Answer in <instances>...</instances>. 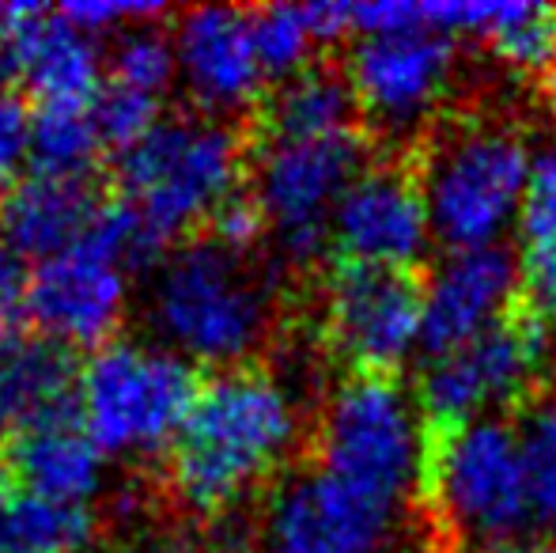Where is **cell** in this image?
I'll list each match as a JSON object with an SVG mask.
<instances>
[{"mask_svg":"<svg viewBox=\"0 0 556 553\" xmlns=\"http://www.w3.org/2000/svg\"><path fill=\"white\" fill-rule=\"evenodd\" d=\"M300 436V394L277 372H216L170 448V489L193 512H227L285 470Z\"/></svg>","mask_w":556,"mask_h":553,"instance_id":"6da1fadb","label":"cell"},{"mask_svg":"<svg viewBox=\"0 0 556 553\" xmlns=\"http://www.w3.org/2000/svg\"><path fill=\"white\" fill-rule=\"evenodd\" d=\"M269 277L250 254L227 251L216 239H193L160 262L148 292L155 341L186 364L216 372L247 368L273 330Z\"/></svg>","mask_w":556,"mask_h":553,"instance_id":"7a4b0ae2","label":"cell"},{"mask_svg":"<svg viewBox=\"0 0 556 553\" xmlns=\"http://www.w3.org/2000/svg\"><path fill=\"white\" fill-rule=\"evenodd\" d=\"M530 140L507 118H454L428 144L417 178L446 251L504 247L534 175Z\"/></svg>","mask_w":556,"mask_h":553,"instance_id":"3957f363","label":"cell"},{"mask_svg":"<svg viewBox=\"0 0 556 553\" xmlns=\"http://www.w3.org/2000/svg\"><path fill=\"white\" fill-rule=\"evenodd\" d=\"M247 175V152L231 122L208 114L160 118L148 137L117 160V205L144 228L155 247L213 224Z\"/></svg>","mask_w":556,"mask_h":553,"instance_id":"277c9868","label":"cell"},{"mask_svg":"<svg viewBox=\"0 0 556 553\" xmlns=\"http://www.w3.org/2000/svg\"><path fill=\"white\" fill-rule=\"evenodd\" d=\"M420 493L454 542L481 553L522 546L534 527L519 432L504 417L428 425Z\"/></svg>","mask_w":556,"mask_h":553,"instance_id":"5b68a950","label":"cell"},{"mask_svg":"<svg viewBox=\"0 0 556 553\" xmlns=\"http://www.w3.org/2000/svg\"><path fill=\"white\" fill-rule=\"evenodd\" d=\"M318 470L367 501L402 512L425 489L428 420L394 376H352L326 399L315 436Z\"/></svg>","mask_w":556,"mask_h":553,"instance_id":"8992f818","label":"cell"},{"mask_svg":"<svg viewBox=\"0 0 556 553\" xmlns=\"http://www.w3.org/2000/svg\"><path fill=\"white\" fill-rule=\"evenodd\" d=\"M198 391L193 364L167 345L114 338L76 372V417L106 458L170 455Z\"/></svg>","mask_w":556,"mask_h":553,"instance_id":"52a82bcc","label":"cell"},{"mask_svg":"<svg viewBox=\"0 0 556 553\" xmlns=\"http://www.w3.org/2000/svg\"><path fill=\"white\" fill-rule=\"evenodd\" d=\"M160 254L122 205L99 209V221L80 243L30 269L27 318L38 326V338L91 353L111 345L129 311L132 269Z\"/></svg>","mask_w":556,"mask_h":553,"instance_id":"ba28073f","label":"cell"},{"mask_svg":"<svg viewBox=\"0 0 556 553\" xmlns=\"http://www.w3.org/2000/svg\"><path fill=\"white\" fill-rule=\"evenodd\" d=\"M359 175H364L359 129L330 137H262L254 152L250 198L265 221V236L288 262L303 266L326 251L337 205Z\"/></svg>","mask_w":556,"mask_h":553,"instance_id":"9c48e42d","label":"cell"},{"mask_svg":"<svg viewBox=\"0 0 556 553\" xmlns=\"http://www.w3.org/2000/svg\"><path fill=\"white\" fill-rule=\"evenodd\" d=\"M454 76H458V38L428 23L356 38L344 65L359 122L390 140L417 137L425 126H432L451 96Z\"/></svg>","mask_w":556,"mask_h":553,"instance_id":"30bf717a","label":"cell"},{"mask_svg":"<svg viewBox=\"0 0 556 553\" xmlns=\"http://www.w3.org/2000/svg\"><path fill=\"white\" fill-rule=\"evenodd\" d=\"M553 338L515 311L481 338L428 356L420 372V410L428 425H466L500 417L507 406L530 399L545 376Z\"/></svg>","mask_w":556,"mask_h":553,"instance_id":"8fae6325","label":"cell"},{"mask_svg":"<svg viewBox=\"0 0 556 553\" xmlns=\"http://www.w3.org/2000/svg\"><path fill=\"white\" fill-rule=\"evenodd\" d=\"M323 326L356 376H394L425 353V285L402 269L341 262L326 280Z\"/></svg>","mask_w":556,"mask_h":553,"instance_id":"7c38bea8","label":"cell"},{"mask_svg":"<svg viewBox=\"0 0 556 553\" xmlns=\"http://www.w3.org/2000/svg\"><path fill=\"white\" fill-rule=\"evenodd\" d=\"M432 216L425 205L417 171L394 167H364V175L349 186L333 213L330 243L341 262L375 269H402L413 274L432 247Z\"/></svg>","mask_w":556,"mask_h":553,"instance_id":"4fadbf2b","label":"cell"},{"mask_svg":"<svg viewBox=\"0 0 556 553\" xmlns=\"http://www.w3.org/2000/svg\"><path fill=\"white\" fill-rule=\"evenodd\" d=\"M397 512L367 501L330 474H292L273 489L262 519V553H375Z\"/></svg>","mask_w":556,"mask_h":553,"instance_id":"5bb4252c","label":"cell"},{"mask_svg":"<svg viewBox=\"0 0 556 553\" xmlns=\"http://www.w3.org/2000/svg\"><path fill=\"white\" fill-rule=\"evenodd\" d=\"M175 50V76L198 114L208 118H235L262 99L265 76L257 61L250 12L227 4H201L175 20L170 30Z\"/></svg>","mask_w":556,"mask_h":553,"instance_id":"9a60e30c","label":"cell"},{"mask_svg":"<svg viewBox=\"0 0 556 553\" xmlns=\"http://www.w3.org/2000/svg\"><path fill=\"white\" fill-rule=\"evenodd\" d=\"M0 73L42 106H91L103 88L106 61L96 38L73 27L58 8L4 4Z\"/></svg>","mask_w":556,"mask_h":553,"instance_id":"2e32d148","label":"cell"},{"mask_svg":"<svg viewBox=\"0 0 556 553\" xmlns=\"http://www.w3.org/2000/svg\"><path fill=\"white\" fill-rule=\"evenodd\" d=\"M519 262L507 247L446 251L425 280V353L440 356L515 315Z\"/></svg>","mask_w":556,"mask_h":553,"instance_id":"e0dca14e","label":"cell"},{"mask_svg":"<svg viewBox=\"0 0 556 553\" xmlns=\"http://www.w3.org/2000/svg\"><path fill=\"white\" fill-rule=\"evenodd\" d=\"M8 466L23 493L73 508H88L106 481V455L84 432L76 410L20 425L8 448Z\"/></svg>","mask_w":556,"mask_h":553,"instance_id":"ac0fdd59","label":"cell"},{"mask_svg":"<svg viewBox=\"0 0 556 553\" xmlns=\"http://www.w3.org/2000/svg\"><path fill=\"white\" fill-rule=\"evenodd\" d=\"M99 201L88 183H65L50 175H27L0 198V243L23 262H46L80 243L99 221Z\"/></svg>","mask_w":556,"mask_h":553,"instance_id":"d6986e66","label":"cell"},{"mask_svg":"<svg viewBox=\"0 0 556 553\" xmlns=\"http://www.w3.org/2000/svg\"><path fill=\"white\" fill-rule=\"evenodd\" d=\"M359 129V111L344 73L315 68L285 80L265 103V134L330 137Z\"/></svg>","mask_w":556,"mask_h":553,"instance_id":"ffe728a7","label":"cell"},{"mask_svg":"<svg viewBox=\"0 0 556 553\" xmlns=\"http://www.w3.org/2000/svg\"><path fill=\"white\" fill-rule=\"evenodd\" d=\"M0 376L20 406L23 425L38 417L73 414L76 410V372L68 349L46 338H20L0 353Z\"/></svg>","mask_w":556,"mask_h":553,"instance_id":"44dd1931","label":"cell"},{"mask_svg":"<svg viewBox=\"0 0 556 553\" xmlns=\"http://www.w3.org/2000/svg\"><path fill=\"white\" fill-rule=\"evenodd\" d=\"M481 46L511 73H545L556 53V8L538 0H484Z\"/></svg>","mask_w":556,"mask_h":553,"instance_id":"7402d4cb","label":"cell"},{"mask_svg":"<svg viewBox=\"0 0 556 553\" xmlns=\"http://www.w3.org/2000/svg\"><path fill=\"white\" fill-rule=\"evenodd\" d=\"M103 134L91 106H42L35 114V167L38 175L88 183L103 155Z\"/></svg>","mask_w":556,"mask_h":553,"instance_id":"603a6c76","label":"cell"},{"mask_svg":"<svg viewBox=\"0 0 556 553\" xmlns=\"http://www.w3.org/2000/svg\"><path fill=\"white\" fill-rule=\"evenodd\" d=\"M88 527V508L20 493L0 508V553H76Z\"/></svg>","mask_w":556,"mask_h":553,"instance_id":"cb8c5ba5","label":"cell"},{"mask_svg":"<svg viewBox=\"0 0 556 553\" xmlns=\"http://www.w3.org/2000/svg\"><path fill=\"white\" fill-rule=\"evenodd\" d=\"M250 27H254L257 61H262L265 76L277 84L307 73L311 58H315V50L323 46L315 15H311V4L257 8V12H250Z\"/></svg>","mask_w":556,"mask_h":553,"instance_id":"d4e9b609","label":"cell"},{"mask_svg":"<svg viewBox=\"0 0 556 553\" xmlns=\"http://www.w3.org/2000/svg\"><path fill=\"white\" fill-rule=\"evenodd\" d=\"M515 432H519L522 448L534 527L556 535V387L530 399Z\"/></svg>","mask_w":556,"mask_h":553,"instance_id":"484cf974","label":"cell"},{"mask_svg":"<svg viewBox=\"0 0 556 553\" xmlns=\"http://www.w3.org/2000/svg\"><path fill=\"white\" fill-rule=\"evenodd\" d=\"M106 84L125 88L132 96H144L163 103L167 88L178 80L175 76V50H170V35H163L160 27H137L125 30L114 42L111 61H106Z\"/></svg>","mask_w":556,"mask_h":553,"instance_id":"4316f807","label":"cell"},{"mask_svg":"<svg viewBox=\"0 0 556 553\" xmlns=\"http://www.w3.org/2000/svg\"><path fill=\"white\" fill-rule=\"evenodd\" d=\"M35 163V111L15 88L0 84V198L27 178Z\"/></svg>","mask_w":556,"mask_h":553,"instance_id":"83f0119b","label":"cell"},{"mask_svg":"<svg viewBox=\"0 0 556 553\" xmlns=\"http://www.w3.org/2000/svg\"><path fill=\"white\" fill-rule=\"evenodd\" d=\"M519 315L556 338V251L522 247L519 254Z\"/></svg>","mask_w":556,"mask_h":553,"instance_id":"f1b7e54d","label":"cell"},{"mask_svg":"<svg viewBox=\"0 0 556 553\" xmlns=\"http://www.w3.org/2000/svg\"><path fill=\"white\" fill-rule=\"evenodd\" d=\"M519 236H522V247L556 251V152L538 155L527 201H522Z\"/></svg>","mask_w":556,"mask_h":553,"instance_id":"f546056e","label":"cell"},{"mask_svg":"<svg viewBox=\"0 0 556 553\" xmlns=\"http://www.w3.org/2000/svg\"><path fill=\"white\" fill-rule=\"evenodd\" d=\"M58 12L91 38H99V35L122 38L125 30L148 27L152 20H160L163 8L160 4H129V0H80V4H65V8H58Z\"/></svg>","mask_w":556,"mask_h":553,"instance_id":"4dcf8cb0","label":"cell"},{"mask_svg":"<svg viewBox=\"0 0 556 553\" xmlns=\"http://www.w3.org/2000/svg\"><path fill=\"white\" fill-rule=\"evenodd\" d=\"M27 266L0 243V353L20 341V326L27 318Z\"/></svg>","mask_w":556,"mask_h":553,"instance_id":"1f68e13d","label":"cell"},{"mask_svg":"<svg viewBox=\"0 0 556 553\" xmlns=\"http://www.w3.org/2000/svg\"><path fill=\"white\" fill-rule=\"evenodd\" d=\"M213 239H216V243H224L227 251H239V254H250L257 243H262V239H265V221H262V213H257V205H254V198H250V193L231 198L220 213H216Z\"/></svg>","mask_w":556,"mask_h":553,"instance_id":"d6a6232c","label":"cell"},{"mask_svg":"<svg viewBox=\"0 0 556 553\" xmlns=\"http://www.w3.org/2000/svg\"><path fill=\"white\" fill-rule=\"evenodd\" d=\"M20 425H23L20 406H15L12 391H8L4 376H0V443H4V440H12V436L20 432Z\"/></svg>","mask_w":556,"mask_h":553,"instance_id":"836d02e7","label":"cell"},{"mask_svg":"<svg viewBox=\"0 0 556 553\" xmlns=\"http://www.w3.org/2000/svg\"><path fill=\"white\" fill-rule=\"evenodd\" d=\"M542 91H545V111H549V122L556 129V53H553V61L545 65V73H542Z\"/></svg>","mask_w":556,"mask_h":553,"instance_id":"e575fe53","label":"cell"},{"mask_svg":"<svg viewBox=\"0 0 556 553\" xmlns=\"http://www.w3.org/2000/svg\"><path fill=\"white\" fill-rule=\"evenodd\" d=\"M496 553H556V550H545V546H527V542H522V546H511V550H496Z\"/></svg>","mask_w":556,"mask_h":553,"instance_id":"d590c367","label":"cell"},{"mask_svg":"<svg viewBox=\"0 0 556 553\" xmlns=\"http://www.w3.org/2000/svg\"><path fill=\"white\" fill-rule=\"evenodd\" d=\"M375 553H413V550H405V546H379Z\"/></svg>","mask_w":556,"mask_h":553,"instance_id":"8d00e7d4","label":"cell"},{"mask_svg":"<svg viewBox=\"0 0 556 553\" xmlns=\"http://www.w3.org/2000/svg\"><path fill=\"white\" fill-rule=\"evenodd\" d=\"M4 501H8V497H4V481H0V508H4Z\"/></svg>","mask_w":556,"mask_h":553,"instance_id":"74e56055","label":"cell"},{"mask_svg":"<svg viewBox=\"0 0 556 553\" xmlns=\"http://www.w3.org/2000/svg\"><path fill=\"white\" fill-rule=\"evenodd\" d=\"M0 12H4V4H0Z\"/></svg>","mask_w":556,"mask_h":553,"instance_id":"f35d334b","label":"cell"}]
</instances>
